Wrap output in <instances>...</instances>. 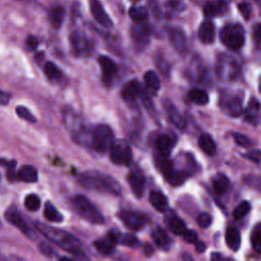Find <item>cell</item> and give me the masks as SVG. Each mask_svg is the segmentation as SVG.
<instances>
[{"label":"cell","mask_w":261,"mask_h":261,"mask_svg":"<svg viewBox=\"0 0 261 261\" xmlns=\"http://www.w3.org/2000/svg\"><path fill=\"white\" fill-rule=\"evenodd\" d=\"M35 226L44 237H46L53 244L58 245L62 250L71 253L76 258L88 259L83 248H82L81 242L72 233L41 223H37Z\"/></svg>","instance_id":"6da1fadb"},{"label":"cell","mask_w":261,"mask_h":261,"mask_svg":"<svg viewBox=\"0 0 261 261\" xmlns=\"http://www.w3.org/2000/svg\"><path fill=\"white\" fill-rule=\"evenodd\" d=\"M128 183L132 189L133 193L140 198L145 189V177L140 172H131L128 175Z\"/></svg>","instance_id":"e0dca14e"},{"label":"cell","mask_w":261,"mask_h":261,"mask_svg":"<svg viewBox=\"0 0 261 261\" xmlns=\"http://www.w3.org/2000/svg\"><path fill=\"white\" fill-rule=\"evenodd\" d=\"M253 39L255 43L261 45V24H257L253 28Z\"/></svg>","instance_id":"f907efd6"},{"label":"cell","mask_w":261,"mask_h":261,"mask_svg":"<svg viewBox=\"0 0 261 261\" xmlns=\"http://www.w3.org/2000/svg\"><path fill=\"white\" fill-rule=\"evenodd\" d=\"M10 101V94L0 89V105H6Z\"/></svg>","instance_id":"db71d44e"},{"label":"cell","mask_w":261,"mask_h":261,"mask_svg":"<svg viewBox=\"0 0 261 261\" xmlns=\"http://www.w3.org/2000/svg\"><path fill=\"white\" fill-rule=\"evenodd\" d=\"M38 247H39L40 252L42 253V254H44L47 257H52L54 255V253H56V252H54V250L52 249V247L49 244L45 243V242L39 243Z\"/></svg>","instance_id":"bcb514c9"},{"label":"cell","mask_w":261,"mask_h":261,"mask_svg":"<svg viewBox=\"0 0 261 261\" xmlns=\"http://www.w3.org/2000/svg\"><path fill=\"white\" fill-rule=\"evenodd\" d=\"M63 121L66 129L73 136L74 140L82 143L85 137V126L82 117L70 107H65L62 113Z\"/></svg>","instance_id":"8992f818"},{"label":"cell","mask_w":261,"mask_h":261,"mask_svg":"<svg viewBox=\"0 0 261 261\" xmlns=\"http://www.w3.org/2000/svg\"><path fill=\"white\" fill-rule=\"evenodd\" d=\"M90 10L93 18L104 28H112L113 21L104 10L99 0H90Z\"/></svg>","instance_id":"30bf717a"},{"label":"cell","mask_w":261,"mask_h":261,"mask_svg":"<svg viewBox=\"0 0 261 261\" xmlns=\"http://www.w3.org/2000/svg\"><path fill=\"white\" fill-rule=\"evenodd\" d=\"M250 210H251L250 203L248 201H243L237 206L235 209H233L232 216L235 219H241L248 214Z\"/></svg>","instance_id":"f35d334b"},{"label":"cell","mask_w":261,"mask_h":261,"mask_svg":"<svg viewBox=\"0 0 261 261\" xmlns=\"http://www.w3.org/2000/svg\"><path fill=\"white\" fill-rule=\"evenodd\" d=\"M150 27L143 22L138 23L136 26H134L131 31V35L134 41L137 43H145L148 41L150 36Z\"/></svg>","instance_id":"d6986e66"},{"label":"cell","mask_w":261,"mask_h":261,"mask_svg":"<svg viewBox=\"0 0 261 261\" xmlns=\"http://www.w3.org/2000/svg\"><path fill=\"white\" fill-rule=\"evenodd\" d=\"M70 41H71V46L77 56H85V54L89 53L90 43L86 36L82 32L80 31L73 32L71 34Z\"/></svg>","instance_id":"8fae6325"},{"label":"cell","mask_w":261,"mask_h":261,"mask_svg":"<svg viewBox=\"0 0 261 261\" xmlns=\"http://www.w3.org/2000/svg\"><path fill=\"white\" fill-rule=\"evenodd\" d=\"M16 112H17V115H18L21 118H23V119H25V120H27V121H29V122H31V123H35V122L37 121V119H36V117L33 116V114L29 111L28 108L25 107V106H19V107H17Z\"/></svg>","instance_id":"7bdbcfd3"},{"label":"cell","mask_w":261,"mask_h":261,"mask_svg":"<svg viewBox=\"0 0 261 261\" xmlns=\"http://www.w3.org/2000/svg\"><path fill=\"white\" fill-rule=\"evenodd\" d=\"M25 207L29 211H37L39 210L41 206V200L36 194H30L26 197L25 201Z\"/></svg>","instance_id":"ab89813d"},{"label":"cell","mask_w":261,"mask_h":261,"mask_svg":"<svg viewBox=\"0 0 261 261\" xmlns=\"http://www.w3.org/2000/svg\"><path fill=\"white\" fill-rule=\"evenodd\" d=\"M238 8L240 10V12L242 13V16L244 17V19L248 20L251 17V12H252V8L251 6L247 3V2H242L238 5Z\"/></svg>","instance_id":"7dc6e473"},{"label":"cell","mask_w":261,"mask_h":261,"mask_svg":"<svg viewBox=\"0 0 261 261\" xmlns=\"http://www.w3.org/2000/svg\"><path fill=\"white\" fill-rule=\"evenodd\" d=\"M98 61H99V64L101 66V70L103 73L104 82L105 83H111L114 77L117 73V65L113 59H111L107 57H103V56L99 58Z\"/></svg>","instance_id":"ac0fdd59"},{"label":"cell","mask_w":261,"mask_h":261,"mask_svg":"<svg viewBox=\"0 0 261 261\" xmlns=\"http://www.w3.org/2000/svg\"><path fill=\"white\" fill-rule=\"evenodd\" d=\"M170 42L174 46V48L180 53H184L187 48V42L185 34L178 29H173L169 33Z\"/></svg>","instance_id":"ffe728a7"},{"label":"cell","mask_w":261,"mask_h":261,"mask_svg":"<svg viewBox=\"0 0 261 261\" xmlns=\"http://www.w3.org/2000/svg\"><path fill=\"white\" fill-rule=\"evenodd\" d=\"M232 136H233V139H235V142L241 147L249 148L253 145V142L250 140V138H248V137L241 133H233Z\"/></svg>","instance_id":"ee69618b"},{"label":"cell","mask_w":261,"mask_h":261,"mask_svg":"<svg viewBox=\"0 0 261 261\" xmlns=\"http://www.w3.org/2000/svg\"><path fill=\"white\" fill-rule=\"evenodd\" d=\"M44 74L48 80H50L51 82H56V83L60 82L63 77L60 68L57 64H54L53 62H47L45 64Z\"/></svg>","instance_id":"d6a6232c"},{"label":"cell","mask_w":261,"mask_h":261,"mask_svg":"<svg viewBox=\"0 0 261 261\" xmlns=\"http://www.w3.org/2000/svg\"><path fill=\"white\" fill-rule=\"evenodd\" d=\"M174 140L173 138H171V137L169 135H160L157 140H156V148L157 150L159 151V152L163 153V154H167V155H170L171 151L174 147Z\"/></svg>","instance_id":"4dcf8cb0"},{"label":"cell","mask_w":261,"mask_h":261,"mask_svg":"<svg viewBox=\"0 0 261 261\" xmlns=\"http://www.w3.org/2000/svg\"><path fill=\"white\" fill-rule=\"evenodd\" d=\"M222 108L223 111L230 116L238 117L242 115L243 105L242 100L238 96H230L226 97L222 101Z\"/></svg>","instance_id":"4fadbf2b"},{"label":"cell","mask_w":261,"mask_h":261,"mask_svg":"<svg viewBox=\"0 0 261 261\" xmlns=\"http://www.w3.org/2000/svg\"><path fill=\"white\" fill-rule=\"evenodd\" d=\"M197 223L201 228L206 229L212 224V217L210 214L203 212V213L199 214V216L197 217Z\"/></svg>","instance_id":"f6af8a7d"},{"label":"cell","mask_w":261,"mask_h":261,"mask_svg":"<svg viewBox=\"0 0 261 261\" xmlns=\"http://www.w3.org/2000/svg\"><path fill=\"white\" fill-rule=\"evenodd\" d=\"M121 97L123 100L127 102H135L138 99L139 96L142 94V89L141 85L139 84V82L137 80H132L128 82L125 86L121 89Z\"/></svg>","instance_id":"9a60e30c"},{"label":"cell","mask_w":261,"mask_h":261,"mask_svg":"<svg viewBox=\"0 0 261 261\" xmlns=\"http://www.w3.org/2000/svg\"><path fill=\"white\" fill-rule=\"evenodd\" d=\"M111 150V160L117 166H129L133 159V152L131 146L125 141L115 142Z\"/></svg>","instance_id":"52a82bcc"},{"label":"cell","mask_w":261,"mask_h":261,"mask_svg":"<svg viewBox=\"0 0 261 261\" xmlns=\"http://www.w3.org/2000/svg\"><path fill=\"white\" fill-rule=\"evenodd\" d=\"M39 45L38 39L35 36H29L26 39V46L29 50H35Z\"/></svg>","instance_id":"681fc988"},{"label":"cell","mask_w":261,"mask_h":261,"mask_svg":"<svg viewBox=\"0 0 261 261\" xmlns=\"http://www.w3.org/2000/svg\"><path fill=\"white\" fill-rule=\"evenodd\" d=\"M144 81L146 87L150 92L156 94L159 91L161 84H160V80L155 72L148 71L144 76Z\"/></svg>","instance_id":"1f68e13d"},{"label":"cell","mask_w":261,"mask_h":261,"mask_svg":"<svg viewBox=\"0 0 261 261\" xmlns=\"http://www.w3.org/2000/svg\"><path fill=\"white\" fill-rule=\"evenodd\" d=\"M118 217L123 225L134 231H139L148 223L147 215L136 211L121 210L118 213Z\"/></svg>","instance_id":"ba28073f"},{"label":"cell","mask_w":261,"mask_h":261,"mask_svg":"<svg viewBox=\"0 0 261 261\" xmlns=\"http://www.w3.org/2000/svg\"><path fill=\"white\" fill-rule=\"evenodd\" d=\"M214 35H215L214 25L210 21L203 22L198 31L199 39L205 44H210L213 42Z\"/></svg>","instance_id":"44dd1931"},{"label":"cell","mask_w":261,"mask_h":261,"mask_svg":"<svg viewBox=\"0 0 261 261\" xmlns=\"http://www.w3.org/2000/svg\"><path fill=\"white\" fill-rule=\"evenodd\" d=\"M260 92H261V85H260Z\"/></svg>","instance_id":"6f0895ef"},{"label":"cell","mask_w":261,"mask_h":261,"mask_svg":"<svg viewBox=\"0 0 261 261\" xmlns=\"http://www.w3.org/2000/svg\"><path fill=\"white\" fill-rule=\"evenodd\" d=\"M17 177L25 183H36L38 181V172L32 166H24L17 173Z\"/></svg>","instance_id":"d4e9b609"},{"label":"cell","mask_w":261,"mask_h":261,"mask_svg":"<svg viewBox=\"0 0 261 261\" xmlns=\"http://www.w3.org/2000/svg\"><path fill=\"white\" fill-rule=\"evenodd\" d=\"M116 244H117V241L116 237V232L115 231H112V232H109L103 239L95 241L94 247L100 254L111 255L115 251Z\"/></svg>","instance_id":"7c38bea8"},{"label":"cell","mask_w":261,"mask_h":261,"mask_svg":"<svg viewBox=\"0 0 261 261\" xmlns=\"http://www.w3.org/2000/svg\"><path fill=\"white\" fill-rule=\"evenodd\" d=\"M259 108H260V103L256 99L252 98L246 109V118L250 121L254 120L257 117Z\"/></svg>","instance_id":"60d3db41"},{"label":"cell","mask_w":261,"mask_h":261,"mask_svg":"<svg viewBox=\"0 0 261 261\" xmlns=\"http://www.w3.org/2000/svg\"><path fill=\"white\" fill-rule=\"evenodd\" d=\"M212 185L213 189L215 191V193L218 195H223L229 191L231 183L227 175L224 174H217L212 180Z\"/></svg>","instance_id":"484cf974"},{"label":"cell","mask_w":261,"mask_h":261,"mask_svg":"<svg viewBox=\"0 0 261 261\" xmlns=\"http://www.w3.org/2000/svg\"><path fill=\"white\" fill-rule=\"evenodd\" d=\"M199 147L204 153L208 155H213L216 152V145L212 139V137L208 134H202L198 140Z\"/></svg>","instance_id":"83f0119b"},{"label":"cell","mask_w":261,"mask_h":261,"mask_svg":"<svg viewBox=\"0 0 261 261\" xmlns=\"http://www.w3.org/2000/svg\"><path fill=\"white\" fill-rule=\"evenodd\" d=\"M204 15L207 18H215L223 15L225 12V3L224 2H216V1H208L205 4Z\"/></svg>","instance_id":"f1b7e54d"},{"label":"cell","mask_w":261,"mask_h":261,"mask_svg":"<svg viewBox=\"0 0 261 261\" xmlns=\"http://www.w3.org/2000/svg\"><path fill=\"white\" fill-rule=\"evenodd\" d=\"M79 183L88 190L107 193L113 195H120L121 187L115 178L106 174L97 171H88L79 176Z\"/></svg>","instance_id":"7a4b0ae2"},{"label":"cell","mask_w":261,"mask_h":261,"mask_svg":"<svg viewBox=\"0 0 261 261\" xmlns=\"http://www.w3.org/2000/svg\"><path fill=\"white\" fill-rule=\"evenodd\" d=\"M4 216L9 224L17 227L24 233V235H26L28 238L33 239L36 237L34 231L28 224H27V222L25 221L24 217L22 216V214L20 213L18 209L13 208V207L7 209Z\"/></svg>","instance_id":"9c48e42d"},{"label":"cell","mask_w":261,"mask_h":261,"mask_svg":"<svg viewBox=\"0 0 261 261\" xmlns=\"http://www.w3.org/2000/svg\"><path fill=\"white\" fill-rule=\"evenodd\" d=\"M222 43L231 50L238 51L245 43V31L239 24H229L219 33Z\"/></svg>","instance_id":"277c9868"},{"label":"cell","mask_w":261,"mask_h":261,"mask_svg":"<svg viewBox=\"0 0 261 261\" xmlns=\"http://www.w3.org/2000/svg\"><path fill=\"white\" fill-rule=\"evenodd\" d=\"M73 206L77 213L85 221L93 225L104 224V216L96 205L83 195H77L73 198Z\"/></svg>","instance_id":"3957f363"},{"label":"cell","mask_w":261,"mask_h":261,"mask_svg":"<svg viewBox=\"0 0 261 261\" xmlns=\"http://www.w3.org/2000/svg\"><path fill=\"white\" fill-rule=\"evenodd\" d=\"M65 17V10L62 6H54L49 11V21L56 29L60 28Z\"/></svg>","instance_id":"f546056e"},{"label":"cell","mask_w":261,"mask_h":261,"mask_svg":"<svg viewBox=\"0 0 261 261\" xmlns=\"http://www.w3.org/2000/svg\"><path fill=\"white\" fill-rule=\"evenodd\" d=\"M189 99L197 105H206L209 102L208 94L201 89H192L189 92Z\"/></svg>","instance_id":"e575fe53"},{"label":"cell","mask_w":261,"mask_h":261,"mask_svg":"<svg viewBox=\"0 0 261 261\" xmlns=\"http://www.w3.org/2000/svg\"><path fill=\"white\" fill-rule=\"evenodd\" d=\"M164 108H166V112L169 116L170 120L174 123V125L180 130H184L186 128V120L182 114L178 112V109L174 106V104L167 99L164 100Z\"/></svg>","instance_id":"2e32d148"},{"label":"cell","mask_w":261,"mask_h":261,"mask_svg":"<svg viewBox=\"0 0 261 261\" xmlns=\"http://www.w3.org/2000/svg\"><path fill=\"white\" fill-rule=\"evenodd\" d=\"M0 164L2 167L6 168V176L10 182L17 180V172H16V164L15 160H6V159H0Z\"/></svg>","instance_id":"74e56055"},{"label":"cell","mask_w":261,"mask_h":261,"mask_svg":"<svg viewBox=\"0 0 261 261\" xmlns=\"http://www.w3.org/2000/svg\"><path fill=\"white\" fill-rule=\"evenodd\" d=\"M154 161L156 163V167L160 171V173L163 174L164 177L167 178V181H169L175 171L174 168V163L170 159L169 155L163 154L158 151L157 153H155Z\"/></svg>","instance_id":"5bb4252c"},{"label":"cell","mask_w":261,"mask_h":261,"mask_svg":"<svg viewBox=\"0 0 261 261\" xmlns=\"http://www.w3.org/2000/svg\"><path fill=\"white\" fill-rule=\"evenodd\" d=\"M44 217L52 223H61L63 221L62 214L54 207V205L50 202H47L44 207Z\"/></svg>","instance_id":"836d02e7"},{"label":"cell","mask_w":261,"mask_h":261,"mask_svg":"<svg viewBox=\"0 0 261 261\" xmlns=\"http://www.w3.org/2000/svg\"><path fill=\"white\" fill-rule=\"evenodd\" d=\"M247 157L250 160L259 163L261 161V151L260 150H251L250 152L247 153Z\"/></svg>","instance_id":"f5cc1de1"},{"label":"cell","mask_w":261,"mask_h":261,"mask_svg":"<svg viewBox=\"0 0 261 261\" xmlns=\"http://www.w3.org/2000/svg\"><path fill=\"white\" fill-rule=\"evenodd\" d=\"M168 4L174 10H183L185 8L184 0H170Z\"/></svg>","instance_id":"816d5d0a"},{"label":"cell","mask_w":261,"mask_h":261,"mask_svg":"<svg viewBox=\"0 0 261 261\" xmlns=\"http://www.w3.org/2000/svg\"><path fill=\"white\" fill-rule=\"evenodd\" d=\"M152 238L155 244L162 250H170L172 247V239L168 232L161 228H157L152 232Z\"/></svg>","instance_id":"7402d4cb"},{"label":"cell","mask_w":261,"mask_h":261,"mask_svg":"<svg viewBox=\"0 0 261 261\" xmlns=\"http://www.w3.org/2000/svg\"><path fill=\"white\" fill-rule=\"evenodd\" d=\"M226 242L230 249L233 251H238L241 246L240 232L236 228L228 229L226 233Z\"/></svg>","instance_id":"4316f807"},{"label":"cell","mask_w":261,"mask_h":261,"mask_svg":"<svg viewBox=\"0 0 261 261\" xmlns=\"http://www.w3.org/2000/svg\"><path fill=\"white\" fill-rule=\"evenodd\" d=\"M114 143L115 135L111 128L106 125H99L95 128L91 139V145L95 151L100 153L106 152Z\"/></svg>","instance_id":"5b68a950"},{"label":"cell","mask_w":261,"mask_h":261,"mask_svg":"<svg viewBox=\"0 0 261 261\" xmlns=\"http://www.w3.org/2000/svg\"><path fill=\"white\" fill-rule=\"evenodd\" d=\"M166 223L169 229L175 235H184V232L187 231V226L183 219L175 214H170L166 218Z\"/></svg>","instance_id":"cb8c5ba5"},{"label":"cell","mask_w":261,"mask_h":261,"mask_svg":"<svg viewBox=\"0 0 261 261\" xmlns=\"http://www.w3.org/2000/svg\"><path fill=\"white\" fill-rule=\"evenodd\" d=\"M150 203L159 212H166L169 207V201L159 191H152L149 196Z\"/></svg>","instance_id":"603a6c76"},{"label":"cell","mask_w":261,"mask_h":261,"mask_svg":"<svg viewBox=\"0 0 261 261\" xmlns=\"http://www.w3.org/2000/svg\"><path fill=\"white\" fill-rule=\"evenodd\" d=\"M251 243L253 249L261 254V224L257 225L251 233Z\"/></svg>","instance_id":"b9f144b4"},{"label":"cell","mask_w":261,"mask_h":261,"mask_svg":"<svg viewBox=\"0 0 261 261\" xmlns=\"http://www.w3.org/2000/svg\"><path fill=\"white\" fill-rule=\"evenodd\" d=\"M183 236H184V240L190 244H193L198 240V235L195 231H188L187 230L184 232Z\"/></svg>","instance_id":"c3c4849f"},{"label":"cell","mask_w":261,"mask_h":261,"mask_svg":"<svg viewBox=\"0 0 261 261\" xmlns=\"http://www.w3.org/2000/svg\"><path fill=\"white\" fill-rule=\"evenodd\" d=\"M115 232H116L117 243L123 246H128V247H132V248H134V247H136L139 244L138 239H137L136 236L132 235V233H121L116 231H115Z\"/></svg>","instance_id":"d590c367"},{"label":"cell","mask_w":261,"mask_h":261,"mask_svg":"<svg viewBox=\"0 0 261 261\" xmlns=\"http://www.w3.org/2000/svg\"><path fill=\"white\" fill-rule=\"evenodd\" d=\"M196 245H195V249L198 253H203L205 250H206V245L204 242L202 241H196L195 242Z\"/></svg>","instance_id":"11a10c76"},{"label":"cell","mask_w":261,"mask_h":261,"mask_svg":"<svg viewBox=\"0 0 261 261\" xmlns=\"http://www.w3.org/2000/svg\"><path fill=\"white\" fill-rule=\"evenodd\" d=\"M146 252H147L148 254H150L151 252H152V248H151L150 245H146ZM151 254H152V253H151Z\"/></svg>","instance_id":"9f6ffc18"},{"label":"cell","mask_w":261,"mask_h":261,"mask_svg":"<svg viewBox=\"0 0 261 261\" xmlns=\"http://www.w3.org/2000/svg\"><path fill=\"white\" fill-rule=\"evenodd\" d=\"M130 17L136 23H141L147 20L148 10L144 6H133L130 8Z\"/></svg>","instance_id":"8d00e7d4"}]
</instances>
